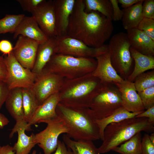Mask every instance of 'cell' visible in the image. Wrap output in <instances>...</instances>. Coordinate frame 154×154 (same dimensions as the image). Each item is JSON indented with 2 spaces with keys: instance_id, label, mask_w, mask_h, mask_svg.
Returning <instances> with one entry per match:
<instances>
[{
  "instance_id": "obj_28",
  "label": "cell",
  "mask_w": 154,
  "mask_h": 154,
  "mask_svg": "<svg viewBox=\"0 0 154 154\" xmlns=\"http://www.w3.org/2000/svg\"><path fill=\"white\" fill-rule=\"evenodd\" d=\"M84 11H96L112 21L113 10L110 0H83Z\"/></svg>"
},
{
  "instance_id": "obj_46",
  "label": "cell",
  "mask_w": 154,
  "mask_h": 154,
  "mask_svg": "<svg viewBox=\"0 0 154 154\" xmlns=\"http://www.w3.org/2000/svg\"><path fill=\"white\" fill-rule=\"evenodd\" d=\"M149 139L152 143L154 145V133H152L151 134L149 135Z\"/></svg>"
},
{
  "instance_id": "obj_33",
  "label": "cell",
  "mask_w": 154,
  "mask_h": 154,
  "mask_svg": "<svg viewBox=\"0 0 154 154\" xmlns=\"http://www.w3.org/2000/svg\"><path fill=\"white\" fill-rule=\"evenodd\" d=\"M136 28L154 40V19L143 17Z\"/></svg>"
},
{
  "instance_id": "obj_35",
  "label": "cell",
  "mask_w": 154,
  "mask_h": 154,
  "mask_svg": "<svg viewBox=\"0 0 154 154\" xmlns=\"http://www.w3.org/2000/svg\"><path fill=\"white\" fill-rule=\"evenodd\" d=\"M142 154H154V145L151 141L149 135L145 133L141 140Z\"/></svg>"
},
{
  "instance_id": "obj_44",
  "label": "cell",
  "mask_w": 154,
  "mask_h": 154,
  "mask_svg": "<svg viewBox=\"0 0 154 154\" xmlns=\"http://www.w3.org/2000/svg\"><path fill=\"white\" fill-rule=\"evenodd\" d=\"M15 153L13 147L9 145L1 146L0 148V154H15Z\"/></svg>"
},
{
  "instance_id": "obj_3",
  "label": "cell",
  "mask_w": 154,
  "mask_h": 154,
  "mask_svg": "<svg viewBox=\"0 0 154 154\" xmlns=\"http://www.w3.org/2000/svg\"><path fill=\"white\" fill-rule=\"evenodd\" d=\"M102 84L92 72L75 78H65L59 91L60 103L70 106L89 108Z\"/></svg>"
},
{
  "instance_id": "obj_13",
  "label": "cell",
  "mask_w": 154,
  "mask_h": 154,
  "mask_svg": "<svg viewBox=\"0 0 154 154\" xmlns=\"http://www.w3.org/2000/svg\"><path fill=\"white\" fill-rule=\"evenodd\" d=\"M13 52L18 62L24 67L32 70L34 66L39 44L22 35L18 36Z\"/></svg>"
},
{
  "instance_id": "obj_48",
  "label": "cell",
  "mask_w": 154,
  "mask_h": 154,
  "mask_svg": "<svg viewBox=\"0 0 154 154\" xmlns=\"http://www.w3.org/2000/svg\"><path fill=\"white\" fill-rule=\"evenodd\" d=\"M1 147V146L0 145V148Z\"/></svg>"
},
{
  "instance_id": "obj_41",
  "label": "cell",
  "mask_w": 154,
  "mask_h": 154,
  "mask_svg": "<svg viewBox=\"0 0 154 154\" xmlns=\"http://www.w3.org/2000/svg\"><path fill=\"white\" fill-rule=\"evenodd\" d=\"M54 154H72L71 151L68 148L64 143L59 140H58L57 148ZM39 154H41L40 152Z\"/></svg>"
},
{
  "instance_id": "obj_20",
  "label": "cell",
  "mask_w": 154,
  "mask_h": 154,
  "mask_svg": "<svg viewBox=\"0 0 154 154\" xmlns=\"http://www.w3.org/2000/svg\"><path fill=\"white\" fill-rule=\"evenodd\" d=\"M127 31L131 47L143 54L154 56V40L137 28Z\"/></svg>"
},
{
  "instance_id": "obj_21",
  "label": "cell",
  "mask_w": 154,
  "mask_h": 154,
  "mask_svg": "<svg viewBox=\"0 0 154 154\" xmlns=\"http://www.w3.org/2000/svg\"><path fill=\"white\" fill-rule=\"evenodd\" d=\"M56 37L48 38L44 42L39 44L35 64L31 70L37 75L40 74L55 54Z\"/></svg>"
},
{
  "instance_id": "obj_26",
  "label": "cell",
  "mask_w": 154,
  "mask_h": 154,
  "mask_svg": "<svg viewBox=\"0 0 154 154\" xmlns=\"http://www.w3.org/2000/svg\"><path fill=\"white\" fill-rule=\"evenodd\" d=\"M139 114L138 113L129 112L121 106L116 110L110 116L102 119H96V122L99 129L100 139L102 141L103 140L104 129L109 124L135 117Z\"/></svg>"
},
{
  "instance_id": "obj_19",
  "label": "cell",
  "mask_w": 154,
  "mask_h": 154,
  "mask_svg": "<svg viewBox=\"0 0 154 154\" xmlns=\"http://www.w3.org/2000/svg\"><path fill=\"white\" fill-rule=\"evenodd\" d=\"M13 34L14 38L22 35L35 40L39 44L44 42L48 38L32 16H25Z\"/></svg>"
},
{
  "instance_id": "obj_38",
  "label": "cell",
  "mask_w": 154,
  "mask_h": 154,
  "mask_svg": "<svg viewBox=\"0 0 154 154\" xmlns=\"http://www.w3.org/2000/svg\"><path fill=\"white\" fill-rule=\"evenodd\" d=\"M10 90L6 82L0 80V110L5 103Z\"/></svg>"
},
{
  "instance_id": "obj_27",
  "label": "cell",
  "mask_w": 154,
  "mask_h": 154,
  "mask_svg": "<svg viewBox=\"0 0 154 154\" xmlns=\"http://www.w3.org/2000/svg\"><path fill=\"white\" fill-rule=\"evenodd\" d=\"M142 138L141 132H138L112 151L120 154H142Z\"/></svg>"
},
{
  "instance_id": "obj_16",
  "label": "cell",
  "mask_w": 154,
  "mask_h": 154,
  "mask_svg": "<svg viewBox=\"0 0 154 154\" xmlns=\"http://www.w3.org/2000/svg\"><path fill=\"white\" fill-rule=\"evenodd\" d=\"M60 97L59 92H57L46 99L38 106L30 121L27 123L31 125L56 117L58 115L56 109L60 102Z\"/></svg>"
},
{
  "instance_id": "obj_47",
  "label": "cell",
  "mask_w": 154,
  "mask_h": 154,
  "mask_svg": "<svg viewBox=\"0 0 154 154\" xmlns=\"http://www.w3.org/2000/svg\"><path fill=\"white\" fill-rule=\"evenodd\" d=\"M37 153V151L36 150H34L32 152L31 154H36Z\"/></svg>"
},
{
  "instance_id": "obj_14",
  "label": "cell",
  "mask_w": 154,
  "mask_h": 154,
  "mask_svg": "<svg viewBox=\"0 0 154 154\" xmlns=\"http://www.w3.org/2000/svg\"><path fill=\"white\" fill-rule=\"evenodd\" d=\"M120 93L122 106L130 112L141 113L145 110L133 82L127 79L115 84Z\"/></svg>"
},
{
  "instance_id": "obj_40",
  "label": "cell",
  "mask_w": 154,
  "mask_h": 154,
  "mask_svg": "<svg viewBox=\"0 0 154 154\" xmlns=\"http://www.w3.org/2000/svg\"><path fill=\"white\" fill-rule=\"evenodd\" d=\"M135 117L147 118L150 122L154 124V106L138 114Z\"/></svg>"
},
{
  "instance_id": "obj_4",
  "label": "cell",
  "mask_w": 154,
  "mask_h": 154,
  "mask_svg": "<svg viewBox=\"0 0 154 154\" xmlns=\"http://www.w3.org/2000/svg\"><path fill=\"white\" fill-rule=\"evenodd\" d=\"M154 125L147 118L135 117L109 124L104 129L102 143L98 148L100 153L112 151L138 132L153 133Z\"/></svg>"
},
{
  "instance_id": "obj_39",
  "label": "cell",
  "mask_w": 154,
  "mask_h": 154,
  "mask_svg": "<svg viewBox=\"0 0 154 154\" xmlns=\"http://www.w3.org/2000/svg\"><path fill=\"white\" fill-rule=\"evenodd\" d=\"M13 47L11 42L7 40H2L0 41V51L3 55H7L13 51Z\"/></svg>"
},
{
  "instance_id": "obj_7",
  "label": "cell",
  "mask_w": 154,
  "mask_h": 154,
  "mask_svg": "<svg viewBox=\"0 0 154 154\" xmlns=\"http://www.w3.org/2000/svg\"><path fill=\"white\" fill-rule=\"evenodd\" d=\"M122 106L120 93L115 84H102L92 99L89 108L96 119H100L112 114Z\"/></svg>"
},
{
  "instance_id": "obj_43",
  "label": "cell",
  "mask_w": 154,
  "mask_h": 154,
  "mask_svg": "<svg viewBox=\"0 0 154 154\" xmlns=\"http://www.w3.org/2000/svg\"><path fill=\"white\" fill-rule=\"evenodd\" d=\"M141 0H118V3H120L121 7L124 9L129 7Z\"/></svg>"
},
{
  "instance_id": "obj_25",
  "label": "cell",
  "mask_w": 154,
  "mask_h": 154,
  "mask_svg": "<svg viewBox=\"0 0 154 154\" xmlns=\"http://www.w3.org/2000/svg\"><path fill=\"white\" fill-rule=\"evenodd\" d=\"M144 0H141L131 7L122 10L123 15L121 20L125 29L127 30L137 27L143 18L142 6Z\"/></svg>"
},
{
  "instance_id": "obj_23",
  "label": "cell",
  "mask_w": 154,
  "mask_h": 154,
  "mask_svg": "<svg viewBox=\"0 0 154 154\" xmlns=\"http://www.w3.org/2000/svg\"><path fill=\"white\" fill-rule=\"evenodd\" d=\"M130 51L135 64L133 71L127 79L133 82L137 77L140 74L154 68V56L142 54L131 47Z\"/></svg>"
},
{
  "instance_id": "obj_8",
  "label": "cell",
  "mask_w": 154,
  "mask_h": 154,
  "mask_svg": "<svg viewBox=\"0 0 154 154\" xmlns=\"http://www.w3.org/2000/svg\"><path fill=\"white\" fill-rule=\"evenodd\" d=\"M108 51L107 44L99 48H93L67 35L56 37L55 54L95 58Z\"/></svg>"
},
{
  "instance_id": "obj_9",
  "label": "cell",
  "mask_w": 154,
  "mask_h": 154,
  "mask_svg": "<svg viewBox=\"0 0 154 154\" xmlns=\"http://www.w3.org/2000/svg\"><path fill=\"white\" fill-rule=\"evenodd\" d=\"M4 57L7 71L5 82L9 89L31 88L37 75L23 66L16 59L13 51Z\"/></svg>"
},
{
  "instance_id": "obj_45",
  "label": "cell",
  "mask_w": 154,
  "mask_h": 154,
  "mask_svg": "<svg viewBox=\"0 0 154 154\" xmlns=\"http://www.w3.org/2000/svg\"><path fill=\"white\" fill-rule=\"evenodd\" d=\"M9 122L8 119L3 114L0 113V129L3 128Z\"/></svg>"
},
{
  "instance_id": "obj_36",
  "label": "cell",
  "mask_w": 154,
  "mask_h": 154,
  "mask_svg": "<svg viewBox=\"0 0 154 154\" xmlns=\"http://www.w3.org/2000/svg\"><path fill=\"white\" fill-rule=\"evenodd\" d=\"M43 0H17L24 11L31 13Z\"/></svg>"
},
{
  "instance_id": "obj_6",
  "label": "cell",
  "mask_w": 154,
  "mask_h": 154,
  "mask_svg": "<svg viewBox=\"0 0 154 154\" xmlns=\"http://www.w3.org/2000/svg\"><path fill=\"white\" fill-rule=\"evenodd\" d=\"M108 45L113 66L121 78L127 79L133 60L127 33L120 32L115 34L110 39Z\"/></svg>"
},
{
  "instance_id": "obj_18",
  "label": "cell",
  "mask_w": 154,
  "mask_h": 154,
  "mask_svg": "<svg viewBox=\"0 0 154 154\" xmlns=\"http://www.w3.org/2000/svg\"><path fill=\"white\" fill-rule=\"evenodd\" d=\"M53 1L56 36L66 35L70 17L75 0H54Z\"/></svg>"
},
{
  "instance_id": "obj_42",
  "label": "cell",
  "mask_w": 154,
  "mask_h": 154,
  "mask_svg": "<svg viewBox=\"0 0 154 154\" xmlns=\"http://www.w3.org/2000/svg\"><path fill=\"white\" fill-rule=\"evenodd\" d=\"M7 71L4 57L0 55V80L5 81Z\"/></svg>"
},
{
  "instance_id": "obj_1",
  "label": "cell",
  "mask_w": 154,
  "mask_h": 154,
  "mask_svg": "<svg viewBox=\"0 0 154 154\" xmlns=\"http://www.w3.org/2000/svg\"><path fill=\"white\" fill-rule=\"evenodd\" d=\"M114 29L112 20L96 11L86 12L83 0H75L66 35L97 48L104 44Z\"/></svg>"
},
{
  "instance_id": "obj_30",
  "label": "cell",
  "mask_w": 154,
  "mask_h": 154,
  "mask_svg": "<svg viewBox=\"0 0 154 154\" xmlns=\"http://www.w3.org/2000/svg\"><path fill=\"white\" fill-rule=\"evenodd\" d=\"M25 15L6 14L0 19V35L7 33H14Z\"/></svg>"
},
{
  "instance_id": "obj_12",
  "label": "cell",
  "mask_w": 154,
  "mask_h": 154,
  "mask_svg": "<svg viewBox=\"0 0 154 154\" xmlns=\"http://www.w3.org/2000/svg\"><path fill=\"white\" fill-rule=\"evenodd\" d=\"M31 13L40 28L48 38L56 36L53 0H43Z\"/></svg>"
},
{
  "instance_id": "obj_31",
  "label": "cell",
  "mask_w": 154,
  "mask_h": 154,
  "mask_svg": "<svg viewBox=\"0 0 154 154\" xmlns=\"http://www.w3.org/2000/svg\"><path fill=\"white\" fill-rule=\"evenodd\" d=\"M134 81V86L137 92L154 86V70L140 74Z\"/></svg>"
},
{
  "instance_id": "obj_2",
  "label": "cell",
  "mask_w": 154,
  "mask_h": 154,
  "mask_svg": "<svg viewBox=\"0 0 154 154\" xmlns=\"http://www.w3.org/2000/svg\"><path fill=\"white\" fill-rule=\"evenodd\" d=\"M56 111L66 123L68 129L66 134L71 139L92 141L100 139L96 117L89 108L70 106L59 102Z\"/></svg>"
},
{
  "instance_id": "obj_32",
  "label": "cell",
  "mask_w": 154,
  "mask_h": 154,
  "mask_svg": "<svg viewBox=\"0 0 154 154\" xmlns=\"http://www.w3.org/2000/svg\"><path fill=\"white\" fill-rule=\"evenodd\" d=\"M137 93L145 109L154 106V86Z\"/></svg>"
},
{
  "instance_id": "obj_17",
  "label": "cell",
  "mask_w": 154,
  "mask_h": 154,
  "mask_svg": "<svg viewBox=\"0 0 154 154\" xmlns=\"http://www.w3.org/2000/svg\"><path fill=\"white\" fill-rule=\"evenodd\" d=\"M31 130L27 123L25 121L16 123L9 135V138H11L15 133H18L17 141L13 147L15 154H29L36 144L35 134L32 133L30 136H28L25 133V131Z\"/></svg>"
},
{
  "instance_id": "obj_11",
  "label": "cell",
  "mask_w": 154,
  "mask_h": 154,
  "mask_svg": "<svg viewBox=\"0 0 154 154\" xmlns=\"http://www.w3.org/2000/svg\"><path fill=\"white\" fill-rule=\"evenodd\" d=\"M64 79L60 75L45 68L37 75L30 90L35 96L38 105L53 94L59 92Z\"/></svg>"
},
{
  "instance_id": "obj_34",
  "label": "cell",
  "mask_w": 154,
  "mask_h": 154,
  "mask_svg": "<svg viewBox=\"0 0 154 154\" xmlns=\"http://www.w3.org/2000/svg\"><path fill=\"white\" fill-rule=\"evenodd\" d=\"M143 17L154 19V0H144L142 6Z\"/></svg>"
},
{
  "instance_id": "obj_5",
  "label": "cell",
  "mask_w": 154,
  "mask_h": 154,
  "mask_svg": "<svg viewBox=\"0 0 154 154\" xmlns=\"http://www.w3.org/2000/svg\"><path fill=\"white\" fill-rule=\"evenodd\" d=\"M97 64L95 58L75 57L55 54L44 68L65 79H69L92 72L95 70Z\"/></svg>"
},
{
  "instance_id": "obj_37",
  "label": "cell",
  "mask_w": 154,
  "mask_h": 154,
  "mask_svg": "<svg viewBox=\"0 0 154 154\" xmlns=\"http://www.w3.org/2000/svg\"><path fill=\"white\" fill-rule=\"evenodd\" d=\"M113 10V19L114 21L121 20L123 15V10H121L118 5V0H110Z\"/></svg>"
},
{
  "instance_id": "obj_10",
  "label": "cell",
  "mask_w": 154,
  "mask_h": 154,
  "mask_svg": "<svg viewBox=\"0 0 154 154\" xmlns=\"http://www.w3.org/2000/svg\"><path fill=\"white\" fill-rule=\"evenodd\" d=\"M43 123L47 124V126L35 134V142L42 149L44 154H51L57 148L60 135L67 134L68 129L64 120L58 116Z\"/></svg>"
},
{
  "instance_id": "obj_29",
  "label": "cell",
  "mask_w": 154,
  "mask_h": 154,
  "mask_svg": "<svg viewBox=\"0 0 154 154\" xmlns=\"http://www.w3.org/2000/svg\"><path fill=\"white\" fill-rule=\"evenodd\" d=\"M22 89L23 104L24 112V121L28 123L38 104L37 99L30 89Z\"/></svg>"
},
{
  "instance_id": "obj_24",
  "label": "cell",
  "mask_w": 154,
  "mask_h": 154,
  "mask_svg": "<svg viewBox=\"0 0 154 154\" xmlns=\"http://www.w3.org/2000/svg\"><path fill=\"white\" fill-rule=\"evenodd\" d=\"M62 141L72 154H100L98 148L92 141L89 140L75 141L66 134L62 136Z\"/></svg>"
},
{
  "instance_id": "obj_22",
  "label": "cell",
  "mask_w": 154,
  "mask_h": 154,
  "mask_svg": "<svg viewBox=\"0 0 154 154\" xmlns=\"http://www.w3.org/2000/svg\"><path fill=\"white\" fill-rule=\"evenodd\" d=\"M5 103L7 110L16 123L24 121L22 88H17L10 90Z\"/></svg>"
},
{
  "instance_id": "obj_15",
  "label": "cell",
  "mask_w": 154,
  "mask_h": 154,
  "mask_svg": "<svg viewBox=\"0 0 154 154\" xmlns=\"http://www.w3.org/2000/svg\"><path fill=\"white\" fill-rule=\"evenodd\" d=\"M95 58L97 61V65L92 73L94 76L100 80L102 84H115L121 82L124 80L113 66L108 51Z\"/></svg>"
}]
</instances>
